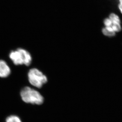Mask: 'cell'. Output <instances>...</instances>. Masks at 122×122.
Returning <instances> with one entry per match:
<instances>
[{
  "label": "cell",
  "instance_id": "obj_2",
  "mask_svg": "<svg viewBox=\"0 0 122 122\" xmlns=\"http://www.w3.org/2000/svg\"><path fill=\"white\" fill-rule=\"evenodd\" d=\"M10 58L16 65L24 64L29 66L31 63L32 58L29 52L22 49L12 51L10 54Z\"/></svg>",
  "mask_w": 122,
  "mask_h": 122
},
{
  "label": "cell",
  "instance_id": "obj_4",
  "mask_svg": "<svg viewBox=\"0 0 122 122\" xmlns=\"http://www.w3.org/2000/svg\"><path fill=\"white\" fill-rule=\"evenodd\" d=\"M10 72V69L6 62L3 60H0V77H7Z\"/></svg>",
  "mask_w": 122,
  "mask_h": 122
},
{
  "label": "cell",
  "instance_id": "obj_8",
  "mask_svg": "<svg viewBox=\"0 0 122 122\" xmlns=\"http://www.w3.org/2000/svg\"><path fill=\"white\" fill-rule=\"evenodd\" d=\"M104 24L105 27H112V22L108 17L106 18L104 20Z\"/></svg>",
  "mask_w": 122,
  "mask_h": 122
},
{
  "label": "cell",
  "instance_id": "obj_5",
  "mask_svg": "<svg viewBox=\"0 0 122 122\" xmlns=\"http://www.w3.org/2000/svg\"><path fill=\"white\" fill-rule=\"evenodd\" d=\"M108 17L112 22V24H121V21L118 15L115 13L109 14Z\"/></svg>",
  "mask_w": 122,
  "mask_h": 122
},
{
  "label": "cell",
  "instance_id": "obj_3",
  "mask_svg": "<svg viewBox=\"0 0 122 122\" xmlns=\"http://www.w3.org/2000/svg\"><path fill=\"white\" fill-rule=\"evenodd\" d=\"M29 81L32 85L41 88L47 82V78L40 71L36 68L30 69L28 73Z\"/></svg>",
  "mask_w": 122,
  "mask_h": 122
},
{
  "label": "cell",
  "instance_id": "obj_7",
  "mask_svg": "<svg viewBox=\"0 0 122 122\" xmlns=\"http://www.w3.org/2000/svg\"><path fill=\"white\" fill-rule=\"evenodd\" d=\"M6 122H22L18 116L15 115H11L8 116L6 119Z\"/></svg>",
  "mask_w": 122,
  "mask_h": 122
},
{
  "label": "cell",
  "instance_id": "obj_6",
  "mask_svg": "<svg viewBox=\"0 0 122 122\" xmlns=\"http://www.w3.org/2000/svg\"><path fill=\"white\" fill-rule=\"evenodd\" d=\"M102 32L105 36L109 37H113L115 35V32L113 31L112 27H105L102 29Z\"/></svg>",
  "mask_w": 122,
  "mask_h": 122
},
{
  "label": "cell",
  "instance_id": "obj_9",
  "mask_svg": "<svg viewBox=\"0 0 122 122\" xmlns=\"http://www.w3.org/2000/svg\"><path fill=\"white\" fill-rule=\"evenodd\" d=\"M118 8L120 12L122 14V0H118Z\"/></svg>",
  "mask_w": 122,
  "mask_h": 122
},
{
  "label": "cell",
  "instance_id": "obj_1",
  "mask_svg": "<svg viewBox=\"0 0 122 122\" xmlns=\"http://www.w3.org/2000/svg\"><path fill=\"white\" fill-rule=\"evenodd\" d=\"M21 96L22 100L27 103L41 105L44 102V98L38 91L28 86L21 90Z\"/></svg>",
  "mask_w": 122,
  "mask_h": 122
}]
</instances>
